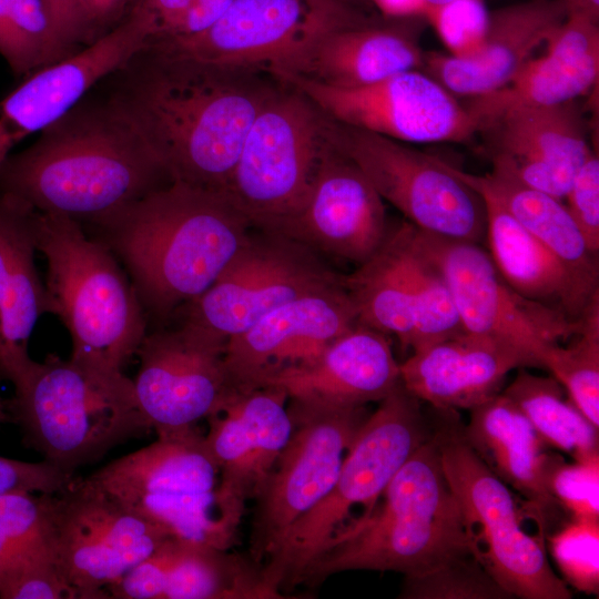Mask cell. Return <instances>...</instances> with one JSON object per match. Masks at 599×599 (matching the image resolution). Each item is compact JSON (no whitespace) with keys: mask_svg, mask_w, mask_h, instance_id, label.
I'll list each match as a JSON object with an SVG mask.
<instances>
[{"mask_svg":"<svg viewBox=\"0 0 599 599\" xmlns=\"http://www.w3.org/2000/svg\"><path fill=\"white\" fill-rule=\"evenodd\" d=\"M257 69L177 57L144 45L108 75L106 94L174 182L224 194L245 135L278 89Z\"/></svg>","mask_w":599,"mask_h":599,"instance_id":"1","label":"cell"},{"mask_svg":"<svg viewBox=\"0 0 599 599\" xmlns=\"http://www.w3.org/2000/svg\"><path fill=\"white\" fill-rule=\"evenodd\" d=\"M0 164V192L82 226L161 190L173 179L131 120L89 93Z\"/></svg>","mask_w":599,"mask_h":599,"instance_id":"2","label":"cell"},{"mask_svg":"<svg viewBox=\"0 0 599 599\" xmlns=\"http://www.w3.org/2000/svg\"><path fill=\"white\" fill-rule=\"evenodd\" d=\"M82 227L118 258L160 323L217 280L252 230L224 194L180 182Z\"/></svg>","mask_w":599,"mask_h":599,"instance_id":"3","label":"cell"},{"mask_svg":"<svg viewBox=\"0 0 599 599\" xmlns=\"http://www.w3.org/2000/svg\"><path fill=\"white\" fill-rule=\"evenodd\" d=\"M378 508L342 526L304 572L317 586L348 570L396 571L413 578L480 547L443 470L437 433L430 435L392 478Z\"/></svg>","mask_w":599,"mask_h":599,"instance_id":"4","label":"cell"},{"mask_svg":"<svg viewBox=\"0 0 599 599\" xmlns=\"http://www.w3.org/2000/svg\"><path fill=\"white\" fill-rule=\"evenodd\" d=\"M37 250L47 261L54 315L71 336L70 359L91 373L122 375L148 333L146 313L123 266L81 224L53 214L37 213Z\"/></svg>","mask_w":599,"mask_h":599,"instance_id":"5","label":"cell"},{"mask_svg":"<svg viewBox=\"0 0 599 599\" xmlns=\"http://www.w3.org/2000/svg\"><path fill=\"white\" fill-rule=\"evenodd\" d=\"M13 386L10 422L30 447L69 473L152 430L124 374L99 375L50 354Z\"/></svg>","mask_w":599,"mask_h":599,"instance_id":"6","label":"cell"},{"mask_svg":"<svg viewBox=\"0 0 599 599\" xmlns=\"http://www.w3.org/2000/svg\"><path fill=\"white\" fill-rule=\"evenodd\" d=\"M428 434L418 399L400 383L356 432L329 491L292 525L262 565L267 587L282 596L300 585L353 506L364 505L368 514Z\"/></svg>","mask_w":599,"mask_h":599,"instance_id":"7","label":"cell"},{"mask_svg":"<svg viewBox=\"0 0 599 599\" xmlns=\"http://www.w3.org/2000/svg\"><path fill=\"white\" fill-rule=\"evenodd\" d=\"M88 478L172 537L227 550L235 542L216 506L219 469L196 426L156 435Z\"/></svg>","mask_w":599,"mask_h":599,"instance_id":"8","label":"cell"},{"mask_svg":"<svg viewBox=\"0 0 599 599\" xmlns=\"http://www.w3.org/2000/svg\"><path fill=\"white\" fill-rule=\"evenodd\" d=\"M327 144L326 116L285 84L250 126L224 195L252 229L278 233L304 205Z\"/></svg>","mask_w":599,"mask_h":599,"instance_id":"9","label":"cell"},{"mask_svg":"<svg viewBox=\"0 0 599 599\" xmlns=\"http://www.w3.org/2000/svg\"><path fill=\"white\" fill-rule=\"evenodd\" d=\"M326 119L332 144L409 223L445 238L479 244L486 240L485 202L449 163L408 143Z\"/></svg>","mask_w":599,"mask_h":599,"instance_id":"10","label":"cell"},{"mask_svg":"<svg viewBox=\"0 0 599 599\" xmlns=\"http://www.w3.org/2000/svg\"><path fill=\"white\" fill-rule=\"evenodd\" d=\"M446 479L468 520L479 525L480 561L510 597L569 599L567 583L550 568L542 535L522 528L524 514L510 488L475 454L461 432H437Z\"/></svg>","mask_w":599,"mask_h":599,"instance_id":"11","label":"cell"},{"mask_svg":"<svg viewBox=\"0 0 599 599\" xmlns=\"http://www.w3.org/2000/svg\"><path fill=\"white\" fill-rule=\"evenodd\" d=\"M291 437L255 501L250 558L263 565L292 525L332 488L356 432L364 406H326L288 399Z\"/></svg>","mask_w":599,"mask_h":599,"instance_id":"12","label":"cell"},{"mask_svg":"<svg viewBox=\"0 0 599 599\" xmlns=\"http://www.w3.org/2000/svg\"><path fill=\"white\" fill-rule=\"evenodd\" d=\"M45 499L53 556L77 599L110 598L109 586L172 537L88 477L75 475Z\"/></svg>","mask_w":599,"mask_h":599,"instance_id":"13","label":"cell"},{"mask_svg":"<svg viewBox=\"0 0 599 599\" xmlns=\"http://www.w3.org/2000/svg\"><path fill=\"white\" fill-rule=\"evenodd\" d=\"M416 238L446 278L466 332L511 347L529 367L544 368L548 353L580 329L581 319L572 321L516 292L481 244L440 237L417 227Z\"/></svg>","mask_w":599,"mask_h":599,"instance_id":"14","label":"cell"},{"mask_svg":"<svg viewBox=\"0 0 599 599\" xmlns=\"http://www.w3.org/2000/svg\"><path fill=\"white\" fill-rule=\"evenodd\" d=\"M344 276L309 247L274 232L252 229L217 280L181 306L171 319L204 327L229 339L274 308L339 283Z\"/></svg>","mask_w":599,"mask_h":599,"instance_id":"15","label":"cell"},{"mask_svg":"<svg viewBox=\"0 0 599 599\" xmlns=\"http://www.w3.org/2000/svg\"><path fill=\"white\" fill-rule=\"evenodd\" d=\"M370 22L363 11L339 0H233L204 33L146 45L172 55L271 73L324 34Z\"/></svg>","mask_w":599,"mask_h":599,"instance_id":"16","label":"cell"},{"mask_svg":"<svg viewBox=\"0 0 599 599\" xmlns=\"http://www.w3.org/2000/svg\"><path fill=\"white\" fill-rule=\"evenodd\" d=\"M226 342L183 321L146 333L132 382L140 410L156 435L196 426L236 390L224 363Z\"/></svg>","mask_w":599,"mask_h":599,"instance_id":"17","label":"cell"},{"mask_svg":"<svg viewBox=\"0 0 599 599\" xmlns=\"http://www.w3.org/2000/svg\"><path fill=\"white\" fill-rule=\"evenodd\" d=\"M278 80L304 94L328 119L404 143H457L479 133L468 106L419 69L353 89L293 77Z\"/></svg>","mask_w":599,"mask_h":599,"instance_id":"18","label":"cell"},{"mask_svg":"<svg viewBox=\"0 0 599 599\" xmlns=\"http://www.w3.org/2000/svg\"><path fill=\"white\" fill-rule=\"evenodd\" d=\"M358 323L344 280L287 302L227 339L224 363L233 387L265 386L276 375L315 361Z\"/></svg>","mask_w":599,"mask_h":599,"instance_id":"19","label":"cell"},{"mask_svg":"<svg viewBox=\"0 0 599 599\" xmlns=\"http://www.w3.org/2000/svg\"><path fill=\"white\" fill-rule=\"evenodd\" d=\"M287 405L286 393L276 386L235 390L206 419L204 438L219 469L216 506L222 521L234 531L246 501L256 497L291 437Z\"/></svg>","mask_w":599,"mask_h":599,"instance_id":"20","label":"cell"},{"mask_svg":"<svg viewBox=\"0 0 599 599\" xmlns=\"http://www.w3.org/2000/svg\"><path fill=\"white\" fill-rule=\"evenodd\" d=\"M151 33L149 21L132 9L93 43L24 77L0 100V164L18 143L53 124L130 60Z\"/></svg>","mask_w":599,"mask_h":599,"instance_id":"21","label":"cell"},{"mask_svg":"<svg viewBox=\"0 0 599 599\" xmlns=\"http://www.w3.org/2000/svg\"><path fill=\"white\" fill-rule=\"evenodd\" d=\"M388 232L383 199L328 139L304 205L277 234L317 254L361 265L380 248Z\"/></svg>","mask_w":599,"mask_h":599,"instance_id":"22","label":"cell"},{"mask_svg":"<svg viewBox=\"0 0 599 599\" xmlns=\"http://www.w3.org/2000/svg\"><path fill=\"white\" fill-rule=\"evenodd\" d=\"M490 160L527 185L564 200L592 150L576 101L545 106H514L486 121Z\"/></svg>","mask_w":599,"mask_h":599,"instance_id":"23","label":"cell"},{"mask_svg":"<svg viewBox=\"0 0 599 599\" xmlns=\"http://www.w3.org/2000/svg\"><path fill=\"white\" fill-rule=\"evenodd\" d=\"M567 18L560 0H528L490 11L479 51L470 58L425 52L426 73L454 95L477 98L506 87Z\"/></svg>","mask_w":599,"mask_h":599,"instance_id":"24","label":"cell"},{"mask_svg":"<svg viewBox=\"0 0 599 599\" xmlns=\"http://www.w3.org/2000/svg\"><path fill=\"white\" fill-rule=\"evenodd\" d=\"M37 211L0 192V379L16 385L33 366L31 334L54 304L34 262Z\"/></svg>","mask_w":599,"mask_h":599,"instance_id":"25","label":"cell"},{"mask_svg":"<svg viewBox=\"0 0 599 599\" xmlns=\"http://www.w3.org/2000/svg\"><path fill=\"white\" fill-rule=\"evenodd\" d=\"M374 22L333 30L271 72L274 78H300L332 88L353 89L379 82L424 64L416 33L425 20Z\"/></svg>","mask_w":599,"mask_h":599,"instance_id":"26","label":"cell"},{"mask_svg":"<svg viewBox=\"0 0 599 599\" xmlns=\"http://www.w3.org/2000/svg\"><path fill=\"white\" fill-rule=\"evenodd\" d=\"M400 383L399 363L387 335L357 324L315 361L276 375L265 386H276L301 403L365 406L380 402Z\"/></svg>","mask_w":599,"mask_h":599,"instance_id":"27","label":"cell"},{"mask_svg":"<svg viewBox=\"0 0 599 599\" xmlns=\"http://www.w3.org/2000/svg\"><path fill=\"white\" fill-rule=\"evenodd\" d=\"M526 358L493 338L464 332L414 351L399 364L404 388L441 410L471 409L500 393Z\"/></svg>","mask_w":599,"mask_h":599,"instance_id":"28","label":"cell"},{"mask_svg":"<svg viewBox=\"0 0 599 599\" xmlns=\"http://www.w3.org/2000/svg\"><path fill=\"white\" fill-rule=\"evenodd\" d=\"M502 89L466 104L481 125L514 106H545L576 101L598 83L599 23L568 17Z\"/></svg>","mask_w":599,"mask_h":599,"instance_id":"29","label":"cell"},{"mask_svg":"<svg viewBox=\"0 0 599 599\" xmlns=\"http://www.w3.org/2000/svg\"><path fill=\"white\" fill-rule=\"evenodd\" d=\"M461 435L499 479L525 497L542 530L557 505L547 488L557 454L546 450L548 445L514 402L499 393L471 408Z\"/></svg>","mask_w":599,"mask_h":599,"instance_id":"30","label":"cell"},{"mask_svg":"<svg viewBox=\"0 0 599 599\" xmlns=\"http://www.w3.org/2000/svg\"><path fill=\"white\" fill-rule=\"evenodd\" d=\"M479 194L487 215L485 241L504 280L526 298L580 321L599 297V284L571 270L494 197Z\"/></svg>","mask_w":599,"mask_h":599,"instance_id":"31","label":"cell"},{"mask_svg":"<svg viewBox=\"0 0 599 599\" xmlns=\"http://www.w3.org/2000/svg\"><path fill=\"white\" fill-rule=\"evenodd\" d=\"M449 165L451 171L476 192L494 197L524 229L571 270L599 284V256L588 248L562 200L527 185L496 161H491V171L484 175Z\"/></svg>","mask_w":599,"mask_h":599,"instance_id":"32","label":"cell"},{"mask_svg":"<svg viewBox=\"0 0 599 599\" xmlns=\"http://www.w3.org/2000/svg\"><path fill=\"white\" fill-rule=\"evenodd\" d=\"M358 323L395 335L403 348L413 336V296L406 267L404 223L389 230L380 248L345 275Z\"/></svg>","mask_w":599,"mask_h":599,"instance_id":"33","label":"cell"},{"mask_svg":"<svg viewBox=\"0 0 599 599\" xmlns=\"http://www.w3.org/2000/svg\"><path fill=\"white\" fill-rule=\"evenodd\" d=\"M551 447L575 461L599 460L598 427L569 398L555 377L534 375L519 367L502 392Z\"/></svg>","mask_w":599,"mask_h":599,"instance_id":"34","label":"cell"},{"mask_svg":"<svg viewBox=\"0 0 599 599\" xmlns=\"http://www.w3.org/2000/svg\"><path fill=\"white\" fill-rule=\"evenodd\" d=\"M262 565L212 546L187 542L173 567L163 599H275Z\"/></svg>","mask_w":599,"mask_h":599,"instance_id":"35","label":"cell"},{"mask_svg":"<svg viewBox=\"0 0 599 599\" xmlns=\"http://www.w3.org/2000/svg\"><path fill=\"white\" fill-rule=\"evenodd\" d=\"M404 231L406 267L413 296L409 348L414 352L466 329L446 278L417 242L416 227L405 222Z\"/></svg>","mask_w":599,"mask_h":599,"instance_id":"36","label":"cell"},{"mask_svg":"<svg viewBox=\"0 0 599 599\" xmlns=\"http://www.w3.org/2000/svg\"><path fill=\"white\" fill-rule=\"evenodd\" d=\"M55 561L44 494L0 495V589L23 571Z\"/></svg>","mask_w":599,"mask_h":599,"instance_id":"37","label":"cell"},{"mask_svg":"<svg viewBox=\"0 0 599 599\" xmlns=\"http://www.w3.org/2000/svg\"><path fill=\"white\" fill-rule=\"evenodd\" d=\"M0 55L23 78L64 59L43 0H0Z\"/></svg>","mask_w":599,"mask_h":599,"instance_id":"38","label":"cell"},{"mask_svg":"<svg viewBox=\"0 0 599 599\" xmlns=\"http://www.w3.org/2000/svg\"><path fill=\"white\" fill-rule=\"evenodd\" d=\"M575 341L555 346L544 368L567 390L573 405L599 428V297L581 318Z\"/></svg>","mask_w":599,"mask_h":599,"instance_id":"39","label":"cell"},{"mask_svg":"<svg viewBox=\"0 0 599 599\" xmlns=\"http://www.w3.org/2000/svg\"><path fill=\"white\" fill-rule=\"evenodd\" d=\"M400 597L417 599L511 598L493 579L476 555L459 558L419 577L405 578Z\"/></svg>","mask_w":599,"mask_h":599,"instance_id":"40","label":"cell"},{"mask_svg":"<svg viewBox=\"0 0 599 599\" xmlns=\"http://www.w3.org/2000/svg\"><path fill=\"white\" fill-rule=\"evenodd\" d=\"M562 580L587 595L599 593V520L573 519L547 537Z\"/></svg>","mask_w":599,"mask_h":599,"instance_id":"41","label":"cell"},{"mask_svg":"<svg viewBox=\"0 0 599 599\" xmlns=\"http://www.w3.org/2000/svg\"><path fill=\"white\" fill-rule=\"evenodd\" d=\"M424 20L456 58L475 55L489 27L490 11L485 0H449L429 4Z\"/></svg>","mask_w":599,"mask_h":599,"instance_id":"42","label":"cell"},{"mask_svg":"<svg viewBox=\"0 0 599 599\" xmlns=\"http://www.w3.org/2000/svg\"><path fill=\"white\" fill-rule=\"evenodd\" d=\"M547 488L571 518L599 520V460L566 463L556 455Z\"/></svg>","mask_w":599,"mask_h":599,"instance_id":"43","label":"cell"},{"mask_svg":"<svg viewBox=\"0 0 599 599\" xmlns=\"http://www.w3.org/2000/svg\"><path fill=\"white\" fill-rule=\"evenodd\" d=\"M187 541L166 538L149 556L106 588L115 599H163L170 573Z\"/></svg>","mask_w":599,"mask_h":599,"instance_id":"44","label":"cell"},{"mask_svg":"<svg viewBox=\"0 0 599 599\" xmlns=\"http://www.w3.org/2000/svg\"><path fill=\"white\" fill-rule=\"evenodd\" d=\"M588 248L599 254V159L593 151L578 170L565 199Z\"/></svg>","mask_w":599,"mask_h":599,"instance_id":"45","label":"cell"},{"mask_svg":"<svg viewBox=\"0 0 599 599\" xmlns=\"http://www.w3.org/2000/svg\"><path fill=\"white\" fill-rule=\"evenodd\" d=\"M75 476L43 459L29 463L0 456V495L13 493L55 494Z\"/></svg>","mask_w":599,"mask_h":599,"instance_id":"46","label":"cell"},{"mask_svg":"<svg viewBox=\"0 0 599 599\" xmlns=\"http://www.w3.org/2000/svg\"><path fill=\"white\" fill-rule=\"evenodd\" d=\"M1 599H77L57 562L32 567L0 589Z\"/></svg>","mask_w":599,"mask_h":599,"instance_id":"47","label":"cell"},{"mask_svg":"<svg viewBox=\"0 0 599 599\" xmlns=\"http://www.w3.org/2000/svg\"><path fill=\"white\" fill-rule=\"evenodd\" d=\"M135 1L79 0L83 47L118 27L128 17Z\"/></svg>","mask_w":599,"mask_h":599,"instance_id":"48","label":"cell"},{"mask_svg":"<svg viewBox=\"0 0 599 599\" xmlns=\"http://www.w3.org/2000/svg\"><path fill=\"white\" fill-rule=\"evenodd\" d=\"M233 0H193L186 12L164 37L148 42L179 41L200 35L212 28Z\"/></svg>","mask_w":599,"mask_h":599,"instance_id":"49","label":"cell"},{"mask_svg":"<svg viewBox=\"0 0 599 599\" xmlns=\"http://www.w3.org/2000/svg\"><path fill=\"white\" fill-rule=\"evenodd\" d=\"M64 58L83 48L79 0H43Z\"/></svg>","mask_w":599,"mask_h":599,"instance_id":"50","label":"cell"},{"mask_svg":"<svg viewBox=\"0 0 599 599\" xmlns=\"http://www.w3.org/2000/svg\"><path fill=\"white\" fill-rule=\"evenodd\" d=\"M193 0H136L138 9L150 21L152 35L156 40L167 34L186 12ZM149 40V41H150Z\"/></svg>","mask_w":599,"mask_h":599,"instance_id":"51","label":"cell"},{"mask_svg":"<svg viewBox=\"0 0 599 599\" xmlns=\"http://www.w3.org/2000/svg\"><path fill=\"white\" fill-rule=\"evenodd\" d=\"M389 21L424 20L427 0H367Z\"/></svg>","mask_w":599,"mask_h":599,"instance_id":"52","label":"cell"},{"mask_svg":"<svg viewBox=\"0 0 599 599\" xmlns=\"http://www.w3.org/2000/svg\"><path fill=\"white\" fill-rule=\"evenodd\" d=\"M566 16L599 23V0H560Z\"/></svg>","mask_w":599,"mask_h":599,"instance_id":"53","label":"cell"},{"mask_svg":"<svg viewBox=\"0 0 599 599\" xmlns=\"http://www.w3.org/2000/svg\"><path fill=\"white\" fill-rule=\"evenodd\" d=\"M10 422L7 400L0 396V423Z\"/></svg>","mask_w":599,"mask_h":599,"instance_id":"54","label":"cell"},{"mask_svg":"<svg viewBox=\"0 0 599 599\" xmlns=\"http://www.w3.org/2000/svg\"><path fill=\"white\" fill-rule=\"evenodd\" d=\"M339 1L356 8V2L362 1V0H339Z\"/></svg>","mask_w":599,"mask_h":599,"instance_id":"55","label":"cell"},{"mask_svg":"<svg viewBox=\"0 0 599 599\" xmlns=\"http://www.w3.org/2000/svg\"><path fill=\"white\" fill-rule=\"evenodd\" d=\"M429 4H435V3H441V2H446V1H449V0H427Z\"/></svg>","mask_w":599,"mask_h":599,"instance_id":"56","label":"cell"}]
</instances>
